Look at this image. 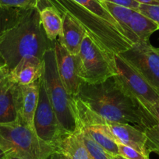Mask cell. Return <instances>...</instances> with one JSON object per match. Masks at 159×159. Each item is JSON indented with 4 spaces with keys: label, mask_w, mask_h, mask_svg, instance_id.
<instances>
[{
    "label": "cell",
    "mask_w": 159,
    "mask_h": 159,
    "mask_svg": "<svg viewBox=\"0 0 159 159\" xmlns=\"http://www.w3.org/2000/svg\"><path fill=\"white\" fill-rule=\"evenodd\" d=\"M16 84L8 76L0 84V124L18 123L16 106Z\"/></svg>",
    "instance_id": "9a60e30c"
},
{
    "label": "cell",
    "mask_w": 159,
    "mask_h": 159,
    "mask_svg": "<svg viewBox=\"0 0 159 159\" xmlns=\"http://www.w3.org/2000/svg\"><path fill=\"white\" fill-rule=\"evenodd\" d=\"M147 137L146 148L148 152L159 151V123L144 130Z\"/></svg>",
    "instance_id": "cb8c5ba5"
},
{
    "label": "cell",
    "mask_w": 159,
    "mask_h": 159,
    "mask_svg": "<svg viewBox=\"0 0 159 159\" xmlns=\"http://www.w3.org/2000/svg\"><path fill=\"white\" fill-rule=\"evenodd\" d=\"M61 13L62 15V33L57 39L58 42L70 54L77 56L87 33L84 27L70 15Z\"/></svg>",
    "instance_id": "4fadbf2b"
},
{
    "label": "cell",
    "mask_w": 159,
    "mask_h": 159,
    "mask_svg": "<svg viewBox=\"0 0 159 159\" xmlns=\"http://www.w3.org/2000/svg\"><path fill=\"white\" fill-rule=\"evenodd\" d=\"M24 9L0 7V42L10 29L16 25L20 19ZM6 66L5 61L0 53V67Z\"/></svg>",
    "instance_id": "44dd1931"
},
{
    "label": "cell",
    "mask_w": 159,
    "mask_h": 159,
    "mask_svg": "<svg viewBox=\"0 0 159 159\" xmlns=\"http://www.w3.org/2000/svg\"><path fill=\"white\" fill-rule=\"evenodd\" d=\"M155 153H156V154H158V156H159V151H157V152H155Z\"/></svg>",
    "instance_id": "d590c367"
},
{
    "label": "cell",
    "mask_w": 159,
    "mask_h": 159,
    "mask_svg": "<svg viewBox=\"0 0 159 159\" xmlns=\"http://www.w3.org/2000/svg\"><path fill=\"white\" fill-rule=\"evenodd\" d=\"M34 128L41 140L54 148L59 140L66 134L62 131L52 106L42 78L40 85L39 100L34 118Z\"/></svg>",
    "instance_id": "ba28073f"
},
{
    "label": "cell",
    "mask_w": 159,
    "mask_h": 159,
    "mask_svg": "<svg viewBox=\"0 0 159 159\" xmlns=\"http://www.w3.org/2000/svg\"><path fill=\"white\" fill-rule=\"evenodd\" d=\"M99 1L111 2V3L116 4V5L121 6V7H124L135 10H138L139 6H140V3L135 0H99Z\"/></svg>",
    "instance_id": "83f0119b"
},
{
    "label": "cell",
    "mask_w": 159,
    "mask_h": 159,
    "mask_svg": "<svg viewBox=\"0 0 159 159\" xmlns=\"http://www.w3.org/2000/svg\"><path fill=\"white\" fill-rule=\"evenodd\" d=\"M80 130H84L105 150L111 155H119L118 143L111 137L106 124L95 125L81 128Z\"/></svg>",
    "instance_id": "d6986e66"
},
{
    "label": "cell",
    "mask_w": 159,
    "mask_h": 159,
    "mask_svg": "<svg viewBox=\"0 0 159 159\" xmlns=\"http://www.w3.org/2000/svg\"><path fill=\"white\" fill-rule=\"evenodd\" d=\"M78 75L82 82L98 84L119 74L115 55L105 51L86 35L76 56Z\"/></svg>",
    "instance_id": "8992f818"
},
{
    "label": "cell",
    "mask_w": 159,
    "mask_h": 159,
    "mask_svg": "<svg viewBox=\"0 0 159 159\" xmlns=\"http://www.w3.org/2000/svg\"><path fill=\"white\" fill-rule=\"evenodd\" d=\"M146 108V109L157 119L159 123V106L155 105H151V104H142Z\"/></svg>",
    "instance_id": "f1b7e54d"
},
{
    "label": "cell",
    "mask_w": 159,
    "mask_h": 159,
    "mask_svg": "<svg viewBox=\"0 0 159 159\" xmlns=\"http://www.w3.org/2000/svg\"><path fill=\"white\" fill-rule=\"evenodd\" d=\"M139 12L154 21L158 27L159 30V5H145L140 4Z\"/></svg>",
    "instance_id": "484cf974"
},
{
    "label": "cell",
    "mask_w": 159,
    "mask_h": 159,
    "mask_svg": "<svg viewBox=\"0 0 159 159\" xmlns=\"http://www.w3.org/2000/svg\"><path fill=\"white\" fill-rule=\"evenodd\" d=\"M129 27L140 41H149L151 35L158 30L157 24L140 13L138 10H133L129 20Z\"/></svg>",
    "instance_id": "ffe728a7"
},
{
    "label": "cell",
    "mask_w": 159,
    "mask_h": 159,
    "mask_svg": "<svg viewBox=\"0 0 159 159\" xmlns=\"http://www.w3.org/2000/svg\"><path fill=\"white\" fill-rule=\"evenodd\" d=\"M104 7L107 10L111 13V16L115 18L119 25L123 30L125 36L132 44H135L138 42L140 40L137 38V35L132 31L129 27V20H130L131 14L133 10L126 7H121V6L116 5L108 2H102Z\"/></svg>",
    "instance_id": "ac0fdd59"
},
{
    "label": "cell",
    "mask_w": 159,
    "mask_h": 159,
    "mask_svg": "<svg viewBox=\"0 0 159 159\" xmlns=\"http://www.w3.org/2000/svg\"><path fill=\"white\" fill-rule=\"evenodd\" d=\"M9 73H10V71L7 66L0 67V84L2 83V80L8 76Z\"/></svg>",
    "instance_id": "f546056e"
},
{
    "label": "cell",
    "mask_w": 159,
    "mask_h": 159,
    "mask_svg": "<svg viewBox=\"0 0 159 159\" xmlns=\"http://www.w3.org/2000/svg\"><path fill=\"white\" fill-rule=\"evenodd\" d=\"M7 157V155H6V154L4 153V151L0 148V159H3L4 157Z\"/></svg>",
    "instance_id": "d6a6232c"
},
{
    "label": "cell",
    "mask_w": 159,
    "mask_h": 159,
    "mask_svg": "<svg viewBox=\"0 0 159 159\" xmlns=\"http://www.w3.org/2000/svg\"><path fill=\"white\" fill-rule=\"evenodd\" d=\"M81 133L83 141L92 159H112V155L108 154L98 143H96L85 131L80 130Z\"/></svg>",
    "instance_id": "603a6c76"
},
{
    "label": "cell",
    "mask_w": 159,
    "mask_h": 159,
    "mask_svg": "<svg viewBox=\"0 0 159 159\" xmlns=\"http://www.w3.org/2000/svg\"><path fill=\"white\" fill-rule=\"evenodd\" d=\"M112 159H126V158H125V157H122V156L120 155H115V156H112Z\"/></svg>",
    "instance_id": "836d02e7"
},
{
    "label": "cell",
    "mask_w": 159,
    "mask_h": 159,
    "mask_svg": "<svg viewBox=\"0 0 159 159\" xmlns=\"http://www.w3.org/2000/svg\"><path fill=\"white\" fill-rule=\"evenodd\" d=\"M0 148L7 157L20 159H48L55 151L34 129L19 123L0 124Z\"/></svg>",
    "instance_id": "5b68a950"
},
{
    "label": "cell",
    "mask_w": 159,
    "mask_h": 159,
    "mask_svg": "<svg viewBox=\"0 0 159 159\" xmlns=\"http://www.w3.org/2000/svg\"><path fill=\"white\" fill-rule=\"evenodd\" d=\"M37 7L39 10L42 27L47 37L51 42H56L62 33V13L54 6L48 3L45 0H38Z\"/></svg>",
    "instance_id": "2e32d148"
},
{
    "label": "cell",
    "mask_w": 159,
    "mask_h": 159,
    "mask_svg": "<svg viewBox=\"0 0 159 159\" xmlns=\"http://www.w3.org/2000/svg\"><path fill=\"white\" fill-rule=\"evenodd\" d=\"M73 1H75L78 4H80L83 7L86 8L87 10H89V11L92 12L93 13L96 14L97 16H100L101 18L111 23V24L116 26V27H118L119 29L122 30L117 21L111 16V13L105 9L102 2L99 0H73Z\"/></svg>",
    "instance_id": "7402d4cb"
},
{
    "label": "cell",
    "mask_w": 159,
    "mask_h": 159,
    "mask_svg": "<svg viewBox=\"0 0 159 159\" xmlns=\"http://www.w3.org/2000/svg\"><path fill=\"white\" fill-rule=\"evenodd\" d=\"M56 65L59 78L70 95L78 94L82 80L78 75L76 56L70 54L56 40L54 43Z\"/></svg>",
    "instance_id": "30bf717a"
},
{
    "label": "cell",
    "mask_w": 159,
    "mask_h": 159,
    "mask_svg": "<svg viewBox=\"0 0 159 159\" xmlns=\"http://www.w3.org/2000/svg\"><path fill=\"white\" fill-rule=\"evenodd\" d=\"M119 76L129 91L142 104L159 106V92L139 74L128 62L119 56H115Z\"/></svg>",
    "instance_id": "9c48e42d"
},
{
    "label": "cell",
    "mask_w": 159,
    "mask_h": 159,
    "mask_svg": "<svg viewBox=\"0 0 159 159\" xmlns=\"http://www.w3.org/2000/svg\"><path fill=\"white\" fill-rule=\"evenodd\" d=\"M41 81L42 79L27 85L16 84L15 91L18 123L34 130V118L39 100Z\"/></svg>",
    "instance_id": "8fae6325"
},
{
    "label": "cell",
    "mask_w": 159,
    "mask_h": 159,
    "mask_svg": "<svg viewBox=\"0 0 159 159\" xmlns=\"http://www.w3.org/2000/svg\"><path fill=\"white\" fill-rule=\"evenodd\" d=\"M119 56L159 92V48L139 41Z\"/></svg>",
    "instance_id": "52a82bcc"
},
{
    "label": "cell",
    "mask_w": 159,
    "mask_h": 159,
    "mask_svg": "<svg viewBox=\"0 0 159 159\" xmlns=\"http://www.w3.org/2000/svg\"><path fill=\"white\" fill-rule=\"evenodd\" d=\"M106 126L116 143L132 147L145 155L149 156L146 148L147 137L143 131L126 123H108Z\"/></svg>",
    "instance_id": "7c38bea8"
},
{
    "label": "cell",
    "mask_w": 159,
    "mask_h": 159,
    "mask_svg": "<svg viewBox=\"0 0 159 159\" xmlns=\"http://www.w3.org/2000/svg\"><path fill=\"white\" fill-rule=\"evenodd\" d=\"M119 155L126 159H149V156L145 155L143 153L129 146L118 143Z\"/></svg>",
    "instance_id": "d4e9b609"
},
{
    "label": "cell",
    "mask_w": 159,
    "mask_h": 159,
    "mask_svg": "<svg viewBox=\"0 0 159 159\" xmlns=\"http://www.w3.org/2000/svg\"><path fill=\"white\" fill-rule=\"evenodd\" d=\"M55 150L70 159H92L80 130L73 134H65L56 145Z\"/></svg>",
    "instance_id": "e0dca14e"
},
{
    "label": "cell",
    "mask_w": 159,
    "mask_h": 159,
    "mask_svg": "<svg viewBox=\"0 0 159 159\" xmlns=\"http://www.w3.org/2000/svg\"><path fill=\"white\" fill-rule=\"evenodd\" d=\"M3 159H20V158H19V157H4Z\"/></svg>",
    "instance_id": "e575fe53"
},
{
    "label": "cell",
    "mask_w": 159,
    "mask_h": 159,
    "mask_svg": "<svg viewBox=\"0 0 159 159\" xmlns=\"http://www.w3.org/2000/svg\"><path fill=\"white\" fill-rule=\"evenodd\" d=\"M61 13H67L77 21L88 37L105 51L119 55L133 45L121 29L102 19L73 0H45Z\"/></svg>",
    "instance_id": "3957f363"
},
{
    "label": "cell",
    "mask_w": 159,
    "mask_h": 159,
    "mask_svg": "<svg viewBox=\"0 0 159 159\" xmlns=\"http://www.w3.org/2000/svg\"><path fill=\"white\" fill-rule=\"evenodd\" d=\"M38 0H0V7L27 9L36 7Z\"/></svg>",
    "instance_id": "4316f807"
},
{
    "label": "cell",
    "mask_w": 159,
    "mask_h": 159,
    "mask_svg": "<svg viewBox=\"0 0 159 159\" xmlns=\"http://www.w3.org/2000/svg\"><path fill=\"white\" fill-rule=\"evenodd\" d=\"M44 73L43 59L24 58L9 73L10 79L20 85H27L42 79Z\"/></svg>",
    "instance_id": "5bb4252c"
},
{
    "label": "cell",
    "mask_w": 159,
    "mask_h": 159,
    "mask_svg": "<svg viewBox=\"0 0 159 159\" xmlns=\"http://www.w3.org/2000/svg\"><path fill=\"white\" fill-rule=\"evenodd\" d=\"M43 61L42 81L61 128L66 134L77 132L79 129L73 109V97L68 94L59 78L54 48L45 52Z\"/></svg>",
    "instance_id": "277c9868"
},
{
    "label": "cell",
    "mask_w": 159,
    "mask_h": 159,
    "mask_svg": "<svg viewBox=\"0 0 159 159\" xmlns=\"http://www.w3.org/2000/svg\"><path fill=\"white\" fill-rule=\"evenodd\" d=\"M54 43L45 34L36 6L24 9L17 24L6 33L0 42V53L10 72L24 58L43 59Z\"/></svg>",
    "instance_id": "7a4b0ae2"
},
{
    "label": "cell",
    "mask_w": 159,
    "mask_h": 159,
    "mask_svg": "<svg viewBox=\"0 0 159 159\" xmlns=\"http://www.w3.org/2000/svg\"><path fill=\"white\" fill-rule=\"evenodd\" d=\"M48 159H70L69 157H67L66 156L64 155L63 154H62L61 152H59L57 151H55L51 155L49 156Z\"/></svg>",
    "instance_id": "4dcf8cb0"
},
{
    "label": "cell",
    "mask_w": 159,
    "mask_h": 159,
    "mask_svg": "<svg viewBox=\"0 0 159 159\" xmlns=\"http://www.w3.org/2000/svg\"><path fill=\"white\" fill-rule=\"evenodd\" d=\"M74 97L106 123L130 124L143 132L159 123L125 86L119 74L101 83L82 82L79 93Z\"/></svg>",
    "instance_id": "6da1fadb"
},
{
    "label": "cell",
    "mask_w": 159,
    "mask_h": 159,
    "mask_svg": "<svg viewBox=\"0 0 159 159\" xmlns=\"http://www.w3.org/2000/svg\"><path fill=\"white\" fill-rule=\"evenodd\" d=\"M140 4L145 5H159V0H135Z\"/></svg>",
    "instance_id": "1f68e13d"
}]
</instances>
